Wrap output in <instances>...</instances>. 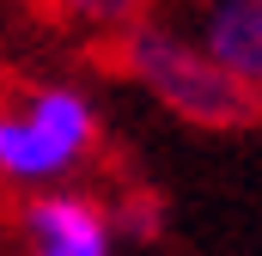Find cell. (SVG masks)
<instances>
[{"instance_id": "3", "label": "cell", "mask_w": 262, "mask_h": 256, "mask_svg": "<svg viewBox=\"0 0 262 256\" xmlns=\"http://www.w3.org/2000/svg\"><path fill=\"white\" fill-rule=\"evenodd\" d=\"M25 256H116V214L92 189H43L18 201Z\"/></svg>"}, {"instance_id": "2", "label": "cell", "mask_w": 262, "mask_h": 256, "mask_svg": "<svg viewBox=\"0 0 262 256\" xmlns=\"http://www.w3.org/2000/svg\"><path fill=\"white\" fill-rule=\"evenodd\" d=\"M110 49H116V73L128 79L152 110H165V116H177V122L213 128V134L262 122L256 98L213 61L195 43V31L177 25V18L146 12V18H134Z\"/></svg>"}, {"instance_id": "1", "label": "cell", "mask_w": 262, "mask_h": 256, "mask_svg": "<svg viewBox=\"0 0 262 256\" xmlns=\"http://www.w3.org/2000/svg\"><path fill=\"white\" fill-rule=\"evenodd\" d=\"M104 153V104L85 79H18L0 92V189L43 195L73 189Z\"/></svg>"}, {"instance_id": "4", "label": "cell", "mask_w": 262, "mask_h": 256, "mask_svg": "<svg viewBox=\"0 0 262 256\" xmlns=\"http://www.w3.org/2000/svg\"><path fill=\"white\" fill-rule=\"evenodd\" d=\"M189 31L262 110V0H201Z\"/></svg>"}, {"instance_id": "5", "label": "cell", "mask_w": 262, "mask_h": 256, "mask_svg": "<svg viewBox=\"0 0 262 256\" xmlns=\"http://www.w3.org/2000/svg\"><path fill=\"white\" fill-rule=\"evenodd\" d=\"M61 31L73 37H85V43H116L122 31H128L134 18H146V0H37Z\"/></svg>"}]
</instances>
